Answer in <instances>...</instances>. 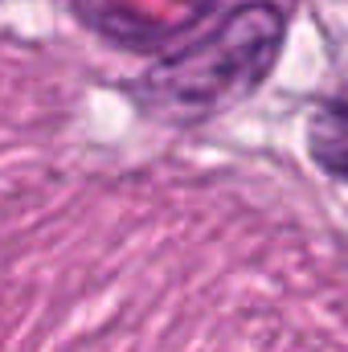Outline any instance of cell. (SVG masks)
I'll return each instance as SVG.
<instances>
[{"instance_id": "cell-2", "label": "cell", "mask_w": 348, "mask_h": 352, "mask_svg": "<svg viewBox=\"0 0 348 352\" xmlns=\"http://www.w3.org/2000/svg\"><path fill=\"white\" fill-rule=\"evenodd\" d=\"M312 148L324 168L348 176V107H320L312 119Z\"/></svg>"}, {"instance_id": "cell-1", "label": "cell", "mask_w": 348, "mask_h": 352, "mask_svg": "<svg viewBox=\"0 0 348 352\" xmlns=\"http://www.w3.org/2000/svg\"><path fill=\"white\" fill-rule=\"evenodd\" d=\"M279 33H283V21L274 8L266 4L238 8L213 37L197 41L188 54L173 58L148 78L152 102L160 111L197 115V111H213L217 102L246 94L270 70Z\"/></svg>"}]
</instances>
